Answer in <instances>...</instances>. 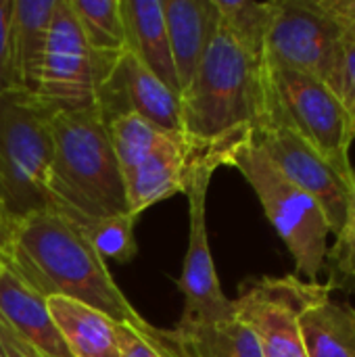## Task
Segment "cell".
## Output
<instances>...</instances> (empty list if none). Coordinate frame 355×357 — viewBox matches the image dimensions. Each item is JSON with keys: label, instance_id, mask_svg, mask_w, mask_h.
I'll list each match as a JSON object with an SVG mask.
<instances>
[{"label": "cell", "instance_id": "4", "mask_svg": "<svg viewBox=\"0 0 355 357\" xmlns=\"http://www.w3.org/2000/svg\"><path fill=\"white\" fill-rule=\"evenodd\" d=\"M54 113L36 94H0V205L13 222L48 207Z\"/></svg>", "mask_w": 355, "mask_h": 357}, {"label": "cell", "instance_id": "9", "mask_svg": "<svg viewBox=\"0 0 355 357\" xmlns=\"http://www.w3.org/2000/svg\"><path fill=\"white\" fill-rule=\"evenodd\" d=\"M117 56L96 52L88 44L69 2L56 0L36 96L54 111L96 107L98 88Z\"/></svg>", "mask_w": 355, "mask_h": 357}, {"label": "cell", "instance_id": "16", "mask_svg": "<svg viewBox=\"0 0 355 357\" xmlns=\"http://www.w3.org/2000/svg\"><path fill=\"white\" fill-rule=\"evenodd\" d=\"M48 312L73 357H121L123 322L67 297H48Z\"/></svg>", "mask_w": 355, "mask_h": 357}, {"label": "cell", "instance_id": "18", "mask_svg": "<svg viewBox=\"0 0 355 357\" xmlns=\"http://www.w3.org/2000/svg\"><path fill=\"white\" fill-rule=\"evenodd\" d=\"M56 0H15L13 52L17 90L36 94Z\"/></svg>", "mask_w": 355, "mask_h": 357}, {"label": "cell", "instance_id": "12", "mask_svg": "<svg viewBox=\"0 0 355 357\" xmlns=\"http://www.w3.org/2000/svg\"><path fill=\"white\" fill-rule=\"evenodd\" d=\"M96 109L105 121L136 113L165 132L182 134L180 96L153 75L128 48L115 59L98 88Z\"/></svg>", "mask_w": 355, "mask_h": 357}, {"label": "cell", "instance_id": "5", "mask_svg": "<svg viewBox=\"0 0 355 357\" xmlns=\"http://www.w3.org/2000/svg\"><path fill=\"white\" fill-rule=\"evenodd\" d=\"M257 195L266 218L295 259L297 274L318 282L328 251L331 226L320 203L291 184L253 144H245L230 161Z\"/></svg>", "mask_w": 355, "mask_h": 357}, {"label": "cell", "instance_id": "22", "mask_svg": "<svg viewBox=\"0 0 355 357\" xmlns=\"http://www.w3.org/2000/svg\"><path fill=\"white\" fill-rule=\"evenodd\" d=\"M107 132L121 176L140 165L159 144H163L172 134H176L157 128L155 123L146 121L136 113H126L107 121Z\"/></svg>", "mask_w": 355, "mask_h": 357}, {"label": "cell", "instance_id": "8", "mask_svg": "<svg viewBox=\"0 0 355 357\" xmlns=\"http://www.w3.org/2000/svg\"><path fill=\"white\" fill-rule=\"evenodd\" d=\"M331 287L305 282L295 274L247 280L236 299L234 316L255 335L264 357H305L301 316L331 299Z\"/></svg>", "mask_w": 355, "mask_h": 357}, {"label": "cell", "instance_id": "32", "mask_svg": "<svg viewBox=\"0 0 355 357\" xmlns=\"http://www.w3.org/2000/svg\"><path fill=\"white\" fill-rule=\"evenodd\" d=\"M0 357H4V356H2V354H0Z\"/></svg>", "mask_w": 355, "mask_h": 357}, {"label": "cell", "instance_id": "1", "mask_svg": "<svg viewBox=\"0 0 355 357\" xmlns=\"http://www.w3.org/2000/svg\"><path fill=\"white\" fill-rule=\"evenodd\" d=\"M272 82L264 56L222 25L195 77L180 94L182 134L232 157L270 123Z\"/></svg>", "mask_w": 355, "mask_h": 357}, {"label": "cell", "instance_id": "2", "mask_svg": "<svg viewBox=\"0 0 355 357\" xmlns=\"http://www.w3.org/2000/svg\"><path fill=\"white\" fill-rule=\"evenodd\" d=\"M6 268L44 299L67 297L123 324L144 322L84 232L52 209L15 222Z\"/></svg>", "mask_w": 355, "mask_h": 357}, {"label": "cell", "instance_id": "13", "mask_svg": "<svg viewBox=\"0 0 355 357\" xmlns=\"http://www.w3.org/2000/svg\"><path fill=\"white\" fill-rule=\"evenodd\" d=\"M205 153L224 155L222 151L195 144L184 134H172L140 165L123 176L128 213L138 220L149 207L184 192L197 159Z\"/></svg>", "mask_w": 355, "mask_h": 357}, {"label": "cell", "instance_id": "29", "mask_svg": "<svg viewBox=\"0 0 355 357\" xmlns=\"http://www.w3.org/2000/svg\"><path fill=\"white\" fill-rule=\"evenodd\" d=\"M318 6L331 15L347 42H355V0H316Z\"/></svg>", "mask_w": 355, "mask_h": 357}, {"label": "cell", "instance_id": "3", "mask_svg": "<svg viewBox=\"0 0 355 357\" xmlns=\"http://www.w3.org/2000/svg\"><path fill=\"white\" fill-rule=\"evenodd\" d=\"M48 207L75 226L128 213L126 184L96 107L56 111L52 117Z\"/></svg>", "mask_w": 355, "mask_h": 357}, {"label": "cell", "instance_id": "6", "mask_svg": "<svg viewBox=\"0 0 355 357\" xmlns=\"http://www.w3.org/2000/svg\"><path fill=\"white\" fill-rule=\"evenodd\" d=\"M345 36L316 0H272V21L264 48L270 67L310 75L339 96Z\"/></svg>", "mask_w": 355, "mask_h": 357}, {"label": "cell", "instance_id": "19", "mask_svg": "<svg viewBox=\"0 0 355 357\" xmlns=\"http://www.w3.org/2000/svg\"><path fill=\"white\" fill-rule=\"evenodd\" d=\"M172 335L186 357H264L255 335L234 314L209 322L180 320Z\"/></svg>", "mask_w": 355, "mask_h": 357}, {"label": "cell", "instance_id": "15", "mask_svg": "<svg viewBox=\"0 0 355 357\" xmlns=\"http://www.w3.org/2000/svg\"><path fill=\"white\" fill-rule=\"evenodd\" d=\"M180 94L195 77L218 29L216 0H161Z\"/></svg>", "mask_w": 355, "mask_h": 357}, {"label": "cell", "instance_id": "14", "mask_svg": "<svg viewBox=\"0 0 355 357\" xmlns=\"http://www.w3.org/2000/svg\"><path fill=\"white\" fill-rule=\"evenodd\" d=\"M0 316L6 326L42 357H73L67 349L46 299L13 270H0Z\"/></svg>", "mask_w": 355, "mask_h": 357}, {"label": "cell", "instance_id": "11", "mask_svg": "<svg viewBox=\"0 0 355 357\" xmlns=\"http://www.w3.org/2000/svg\"><path fill=\"white\" fill-rule=\"evenodd\" d=\"M274 94V90H272ZM253 144L297 188L314 197L326 213L331 232L343 226L354 186H349L278 113L272 102L270 123L253 136Z\"/></svg>", "mask_w": 355, "mask_h": 357}, {"label": "cell", "instance_id": "24", "mask_svg": "<svg viewBox=\"0 0 355 357\" xmlns=\"http://www.w3.org/2000/svg\"><path fill=\"white\" fill-rule=\"evenodd\" d=\"M134 226L136 218L130 213H119V215H109L94 220L86 226H77L88 243L94 247V251L107 261H119L128 264L136 257L138 253V243L134 238Z\"/></svg>", "mask_w": 355, "mask_h": 357}, {"label": "cell", "instance_id": "7", "mask_svg": "<svg viewBox=\"0 0 355 357\" xmlns=\"http://www.w3.org/2000/svg\"><path fill=\"white\" fill-rule=\"evenodd\" d=\"M268 71L280 117L354 186L355 169L349 161L354 128L341 98L310 75L270 65Z\"/></svg>", "mask_w": 355, "mask_h": 357}, {"label": "cell", "instance_id": "27", "mask_svg": "<svg viewBox=\"0 0 355 357\" xmlns=\"http://www.w3.org/2000/svg\"><path fill=\"white\" fill-rule=\"evenodd\" d=\"M13 10L15 0H0V94L17 90L13 52Z\"/></svg>", "mask_w": 355, "mask_h": 357}, {"label": "cell", "instance_id": "20", "mask_svg": "<svg viewBox=\"0 0 355 357\" xmlns=\"http://www.w3.org/2000/svg\"><path fill=\"white\" fill-rule=\"evenodd\" d=\"M305 357H355V307L324 299L301 316Z\"/></svg>", "mask_w": 355, "mask_h": 357}, {"label": "cell", "instance_id": "31", "mask_svg": "<svg viewBox=\"0 0 355 357\" xmlns=\"http://www.w3.org/2000/svg\"><path fill=\"white\" fill-rule=\"evenodd\" d=\"M13 228H15V222L10 220V215H8V213L4 211V207L0 205V270L6 268V264H8Z\"/></svg>", "mask_w": 355, "mask_h": 357}, {"label": "cell", "instance_id": "10", "mask_svg": "<svg viewBox=\"0 0 355 357\" xmlns=\"http://www.w3.org/2000/svg\"><path fill=\"white\" fill-rule=\"evenodd\" d=\"M222 165H226L222 155H201L184 190L188 199V247L178 280V289L184 297V314L180 320L184 322H209L234 314L232 299L226 297L216 274L207 236V190L213 172Z\"/></svg>", "mask_w": 355, "mask_h": 357}, {"label": "cell", "instance_id": "23", "mask_svg": "<svg viewBox=\"0 0 355 357\" xmlns=\"http://www.w3.org/2000/svg\"><path fill=\"white\" fill-rule=\"evenodd\" d=\"M220 25L230 31L247 50L264 56L266 36L272 21V2L216 0Z\"/></svg>", "mask_w": 355, "mask_h": 357}, {"label": "cell", "instance_id": "21", "mask_svg": "<svg viewBox=\"0 0 355 357\" xmlns=\"http://www.w3.org/2000/svg\"><path fill=\"white\" fill-rule=\"evenodd\" d=\"M88 44L109 56L121 54L126 46V25L121 0H67Z\"/></svg>", "mask_w": 355, "mask_h": 357}, {"label": "cell", "instance_id": "25", "mask_svg": "<svg viewBox=\"0 0 355 357\" xmlns=\"http://www.w3.org/2000/svg\"><path fill=\"white\" fill-rule=\"evenodd\" d=\"M324 268L331 291H355V184L343 226L335 234V245L326 251Z\"/></svg>", "mask_w": 355, "mask_h": 357}, {"label": "cell", "instance_id": "17", "mask_svg": "<svg viewBox=\"0 0 355 357\" xmlns=\"http://www.w3.org/2000/svg\"><path fill=\"white\" fill-rule=\"evenodd\" d=\"M121 15L128 50L180 96L161 0H121Z\"/></svg>", "mask_w": 355, "mask_h": 357}, {"label": "cell", "instance_id": "30", "mask_svg": "<svg viewBox=\"0 0 355 357\" xmlns=\"http://www.w3.org/2000/svg\"><path fill=\"white\" fill-rule=\"evenodd\" d=\"M0 354L4 357H42L31 347H27L2 320L0 316Z\"/></svg>", "mask_w": 355, "mask_h": 357}, {"label": "cell", "instance_id": "26", "mask_svg": "<svg viewBox=\"0 0 355 357\" xmlns=\"http://www.w3.org/2000/svg\"><path fill=\"white\" fill-rule=\"evenodd\" d=\"M121 357H186L176 343L172 331L157 328L146 320L123 324Z\"/></svg>", "mask_w": 355, "mask_h": 357}, {"label": "cell", "instance_id": "28", "mask_svg": "<svg viewBox=\"0 0 355 357\" xmlns=\"http://www.w3.org/2000/svg\"><path fill=\"white\" fill-rule=\"evenodd\" d=\"M339 98L352 119L355 138V42L345 40V56H343V71H341V88Z\"/></svg>", "mask_w": 355, "mask_h": 357}]
</instances>
